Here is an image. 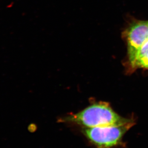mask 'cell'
I'll use <instances>...</instances> for the list:
<instances>
[{"label": "cell", "mask_w": 148, "mask_h": 148, "mask_svg": "<svg viewBox=\"0 0 148 148\" xmlns=\"http://www.w3.org/2000/svg\"><path fill=\"white\" fill-rule=\"evenodd\" d=\"M64 122L74 123L84 128L125 124L134 121L116 113L109 104L98 102L90 105L76 113L62 119Z\"/></svg>", "instance_id": "obj_1"}, {"label": "cell", "mask_w": 148, "mask_h": 148, "mask_svg": "<svg viewBox=\"0 0 148 148\" xmlns=\"http://www.w3.org/2000/svg\"><path fill=\"white\" fill-rule=\"evenodd\" d=\"M148 39V21H138L129 28L127 42L129 58Z\"/></svg>", "instance_id": "obj_3"}, {"label": "cell", "mask_w": 148, "mask_h": 148, "mask_svg": "<svg viewBox=\"0 0 148 148\" xmlns=\"http://www.w3.org/2000/svg\"><path fill=\"white\" fill-rule=\"evenodd\" d=\"M134 121L125 124L84 128L86 138L97 148H113L122 144L126 132L134 126Z\"/></svg>", "instance_id": "obj_2"}, {"label": "cell", "mask_w": 148, "mask_h": 148, "mask_svg": "<svg viewBox=\"0 0 148 148\" xmlns=\"http://www.w3.org/2000/svg\"><path fill=\"white\" fill-rule=\"evenodd\" d=\"M134 67L148 69V53L136 63Z\"/></svg>", "instance_id": "obj_5"}, {"label": "cell", "mask_w": 148, "mask_h": 148, "mask_svg": "<svg viewBox=\"0 0 148 148\" xmlns=\"http://www.w3.org/2000/svg\"><path fill=\"white\" fill-rule=\"evenodd\" d=\"M148 53V39L137 50L132 57L130 58V61L133 66L139 59L145 56Z\"/></svg>", "instance_id": "obj_4"}]
</instances>
